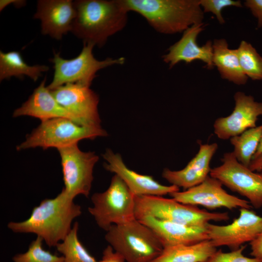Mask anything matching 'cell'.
I'll return each instance as SVG.
<instances>
[{"label":"cell","instance_id":"cell-15","mask_svg":"<svg viewBox=\"0 0 262 262\" xmlns=\"http://www.w3.org/2000/svg\"><path fill=\"white\" fill-rule=\"evenodd\" d=\"M102 157L106 162L104 164L105 169L120 178L135 196H163L180 191V188L175 185L161 184L150 176L140 174L129 169L121 155L111 149H107Z\"/></svg>","mask_w":262,"mask_h":262},{"label":"cell","instance_id":"cell-20","mask_svg":"<svg viewBox=\"0 0 262 262\" xmlns=\"http://www.w3.org/2000/svg\"><path fill=\"white\" fill-rule=\"evenodd\" d=\"M46 77L29 98L14 111L13 117L30 116L38 118L41 121L66 118L79 124L76 118L56 101L51 91L46 86Z\"/></svg>","mask_w":262,"mask_h":262},{"label":"cell","instance_id":"cell-1","mask_svg":"<svg viewBox=\"0 0 262 262\" xmlns=\"http://www.w3.org/2000/svg\"><path fill=\"white\" fill-rule=\"evenodd\" d=\"M63 189L53 198L41 201L29 217L21 222H10L8 228L16 233H32L49 246H56L71 229L72 221L82 213L81 207Z\"/></svg>","mask_w":262,"mask_h":262},{"label":"cell","instance_id":"cell-26","mask_svg":"<svg viewBox=\"0 0 262 262\" xmlns=\"http://www.w3.org/2000/svg\"><path fill=\"white\" fill-rule=\"evenodd\" d=\"M237 51L245 74L253 80H262V57L256 49L250 43L243 40Z\"/></svg>","mask_w":262,"mask_h":262},{"label":"cell","instance_id":"cell-32","mask_svg":"<svg viewBox=\"0 0 262 262\" xmlns=\"http://www.w3.org/2000/svg\"><path fill=\"white\" fill-rule=\"evenodd\" d=\"M250 244V255L255 258H262V231Z\"/></svg>","mask_w":262,"mask_h":262},{"label":"cell","instance_id":"cell-28","mask_svg":"<svg viewBox=\"0 0 262 262\" xmlns=\"http://www.w3.org/2000/svg\"><path fill=\"white\" fill-rule=\"evenodd\" d=\"M246 246L229 252H224L221 249L217 250L206 262H262V258H249L243 254Z\"/></svg>","mask_w":262,"mask_h":262},{"label":"cell","instance_id":"cell-33","mask_svg":"<svg viewBox=\"0 0 262 262\" xmlns=\"http://www.w3.org/2000/svg\"><path fill=\"white\" fill-rule=\"evenodd\" d=\"M248 167L252 171L261 172L262 171V154L253 158Z\"/></svg>","mask_w":262,"mask_h":262},{"label":"cell","instance_id":"cell-4","mask_svg":"<svg viewBox=\"0 0 262 262\" xmlns=\"http://www.w3.org/2000/svg\"><path fill=\"white\" fill-rule=\"evenodd\" d=\"M105 238L127 262H153L164 250L154 232L136 219L112 225Z\"/></svg>","mask_w":262,"mask_h":262},{"label":"cell","instance_id":"cell-9","mask_svg":"<svg viewBox=\"0 0 262 262\" xmlns=\"http://www.w3.org/2000/svg\"><path fill=\"white\" fill-rule=\"evenodd\" d=\"M222 164L211 168L210 176L231 191L246 197L255 209L262 207V172L253 171L240 163L232 152L224 154Z\"/></svg>","mask_w":262,"mask_h":262},{"label":"cell","instance_id":"cell-16","mask_svg":"<svg viewBox=\"0 0 262 262\" xmlns=\"http://www.w3.org/2000/svg\"><path fill=\"white\" fill-rule=\"evenodd\" d=\"M204 24H196L183 32L180 39L171 46L167 52L162 56L163 61L171 68L180 62L187 64L200 60L206 64L208 69L214 66L213 62V42L209 40L199 46L196 42L199 34L204 30Z\"/></svg>","mask_w":262,"mask_h":262},{"label":"cell","instance_id":"cell-5","mask_svg":"<svg viewBox=\"0 0 262 262\" xmlns=\"http://www.w3.org/2000/svg\"><path fill=\"white\" fill-rule=\"evenodd\" d=\"M191 226L205 227L211 221H227L228 212L211 213L197 206L180 203L162 196H135V217L145 216Z\"/></svg>","mask_w":262,"mask_h":262},{"label":"cell","instance_id":"cell-10","mask_svg":"<svg viewBox=\"0 0 262 262\" xmlns=\"http://www.w3.org/2000/svg\"><path fill=\"white\" fill-rule=\"evenodd\" d=\"M61 158L65 187L72 198L88 197L93 180V169L98 160L94 152H83L78 144L58 149Z\"/></svg>","mask_w":262,"mask_h":262},{"label":"cell","instance_id":"cell-34","mask_svg":"<svg viewBox=\"0 0 262 262\" xmlns=\"http://www.w3.org/2000/svg\"><path fill=\"white\" fill-rule=\"evenodd\" d=\"M26 2V1L23 0H0V11H1L5 7L10 4H13L16 7L19 8L25 6Z\"/></svg>","mask_w":262,"mask_h":262},{"label":"cell","instance_id":"cell-11","mask_svg":"<svg viewBox=\"0 0 262 262\" xmlns=\"http://www.w3.org/2000/svg\"><path fill=\"white\" fill-rule=\"evenodd\" d=\"M239 212L228 225H207L209 239L215 247L226 246L236 250L254 240L262 231V216L249 209L241 208Z\"/></svg>","mask_w":262,"mask_h":262},{"label":"cell","instance_id":"cell-7","mask_svg":"<svg viewBox=\"0 0 262 262\" xmlns=\"http://www.w3.org/2000/svg\"><path fill=\"white\" fill-rule=\"evenodd\" d=\"M93 206L88 208L98 226L106 231L113 225L135 219V196L117 175L111 179L108 188L91 197Z\"/></svg>","mask_w":262,"mask_h":262},{"label":"cell","instance_id":"cell-24","mask_svg":"<svg viewBox=\"0 0 262 262\" xmlns=\"http://www.w3.org/2000/svg\"><path fill=\"white\" fill-rule=\"evenodd\" d=\"M262 125L250 128L240 135L230 139L234 147L232 151L236 159L246 166L249 167L257 149L261 135Z\"/></svg>","mask_w":262,"mask_h":262},{"label":"cell","instance_id":"cell-22","mask_svg":"<svg viewBox=\"0 0 262 262\" xmlns=\"http://www.w3.org/2000/svg\"><path fill=\"white\" fill-rule=\"evenodd\" d=\"M210 240L188 245L165 247L153 262H206L216 251Z\"/></svg>","mask_w":262,"mask_h":262},{"label":"cell","instance_id":"cell-25","mask_svg":"<svg viewBox=\"0 0 262 262\" xmlns=\"http://www.w3.org/2000/svg\"><path fill=\"white\" fill-rule=\"evenodd\" d=\"M78 228V223L75 222L64 239L56 246L63 255L64 262H98L79 240Z\"/></svg>","mask_w":262,"mask_h":262},{"label":"cell","instance_id":"cell-12","mask_svg":"<svg viewBox=\"0 0 262 262\" xmlns=\"http://www.w3.org/2000/svg\"><path fill=\"white\" fill-rule=\"evenodd\" d=\"M223 185L218 180L209 175L200 184L181 192L172 193L169 195L180 203L199 205L210 210L219 208L230 210L251 208L248 200L229 194Z\"/></svg>","mask_w":262,"mask_h":262},{"label":"cell","instance_id":"cell-29","mask_svg":"<svg viewBox=\"0 0 262 262\" xmlns=\"http://www.w3.org/2000/svg\"><path fill=\"white\" fill-rule=\"evenodd\" d=\"M199 1L200 6L203 8V12L213 13L221 24H224L225 21L222 15V11L224 8L229 6H242L240 0H199Z\"/></svg>","mask_w":262,"mask_h":262},{"label":"cell","instance_id":"cell-2","mask_svg":"<svg viewBox=\"0 0 262 262\" xmlns=\"http://www.w3.org/2000/svg\"><path fill=\"white\" fill-rule=\"evenodd\" d=\"M71 32L83 43L99 48L126 26L128 11L121 0H77Z\"/></svg>","mask_w":262,"mask_h":262},{"label":"cell","instance_id":"cell-23","mask_svg":"<svg viewBox=\"0 0 262 262\" xmlns=\"http://www.w3.org/2000/svg\"><path fill=\"white\" fill-rule=\"evenodd\" d=\"M49 70V67L46 65H29L19 51L4 52L0 51V81L9 79L12 77L22 79L26 76L36 82L43 72Z\"/></svg>","mask_w":262,"mask_h":262},{"label":"cell","instance_id":"cell-17","mask_svg":"<svg viewBox=\"0 0 262 262\" xmlns=\"http://www.w3.org/2000/svg\"><path fill=\"white\" fill-rule=\"evenodd\" d=\"M76 16L71 0H39L33 18L41 21V33L58 40L70 32Z\"/></svg>","mask_w":262,"mask_h":262},{"label":"cell","instance_id":"cell-19","mask_svg":"<svg viewBox=\"0 0 262 262\" xmlns=\"http://www.w3.org/2000/svg\"><path fill=\"white\" fill-rule=\"evenodd\" d=\"M156 234L164 248L177 245L195 244L209 240L206 226H191L145 216L138 220Z\"/></svg>","mask_w":262,"mask_h":262},{"label":"cell","instance_id":"cell-31","mask_svg":"<svg viewBox=\"0 0 262 262\" xmlns=\"http://www.w3.org/2000/svg\"><path fill=\"white\" fill-rule=\"evenodd\" d=\"M125 261L122 256L115 252L109 245L103 250L102 259L99 262H124Z\"/></svg>","mask_w":262,"mask_h":262},{"label":"cell","instance_id":"cell-27","mask_svg":"<svg viewBox=\"0 0 262 262\" xmlns=\"http://www.w3.org/2000/svg\"><path fill=\"white\" fill-rule=\"evenodd\" d=\"M43 240L40 237L33 241L28 250L13 257L14 262H64L63 256H58L43 249Z\"/></svg>","mask_w":262,"mask_h":262},{"label":"cell","instance_id":"cell-18","mask_svg":"<svg viewBox=\"0 0 262 262\" xmlns=\"http://www.w3.org/2000/svg\"><path fill=\"white\" fill-rule=\"evenodd\" d=\"M218 147L216 143L200 144L198 151L184 168L180 170L165 168L163 178L184 190L200 184L210 175L211 161Z\"/></svg>","mask_w":262,"mask_h":262},{"label":"cell","instance_id":"cell-3","mask_svg":"<svg viewBox=\"0 0 262 262\" xmlns=\"http://www.w3.org/2000/svg\"><path fill=\"white\" fill-rule=\"evenodd\" d=\"M128 11L144 17L157 32L164 34L183 32L202 23L204 12L199 0H121Z\"/></svg>","mask_w":262,"mask_h":262},{"label":"cell","instance_id":"cell-6","mask_svg":"<svg viewBox=\"0 0 262 262\" xmlns=\"http://www.w3.org/2000/svg\"><path fill=\"white\" fill-rule=\"evenodd\" d=\"M107 135L101 127L82 126L68 118H56L41 121L16 149L21 150L40 147L43 149L50 147L58 149L78 144L83 139Z\"/></svg>","mask_w":262,"mask_h":262},{"label":"cell","instance_id":"cell-35","mask_svg":"<svg viewBox=\"0 0 262 262\" xmlns=\"http://www.w3.org/2000/svg\"><path fill=\"white\" fill-rule=\"evenodd\" d=\"M262 154V133L261 135V139L260 140V142H259L257 149L253 158H255Z\"/></svg>","mask_w":262,"mask_h":262},{"label":"cell","instance_id":"cell-14","mask_svg":"<svg viewBox=\"0 0 262 262\" xmlns=\"http://www.w3.org/2000/svg\"><path fill=\"white\" fill-rule=\"evenodd\" d=\"M234 108L229 115L217 118L213 124L214 133L222 140L230 139L246 130L256 127L259 116L262 115V102L238 91L234 96Z\"/></svg>","mask_w":262,"mask_h":262},{"label":"cell","instance_id":"cell-8","mask_svg":"<svg viewBox=\"0 0 262 262\" xmlns=\"http://www.w3.org/2000/svg\"><path fill=\"white\" fill-rule=\"evenodd\" d=\"M95 46L83 43L80 54L71 59L63 58L60 52H54L53 57L49 60L54 65V72L52 82L47 86L50 90L68 83H78L90 87L96 77L97 72L103 68L115 65H123L124 57L116 59L107 58L97 60L93 53Z\"/></svg>","mask_w":262,"mask_h":262},{"label":"cell","instance_id":"cell-13","mask_svg":"<svg viewBox=\"0 0 262 262\" xmlns=\"http://www.w3.org/2000/svg\"><path fill=\"white\" fill-rule=\"evenodd\" d=\"M56 101L71 113L79 124L101 127L98 96L90 87L68 83L50 90Z\"/></svg>","mask_w":262,"mask_h":262},{"label":"cell","instance_id":"cell-21","mask_svg":"<svg viewBox=\"0 0 262 262\" xmlns=\"http://www.w3.org/2000/svg\"><path fill=\"white\" fill-rule=\"evenodd\" d=\"M213 62L222 78L237 85L246 83L248 77L241 67L237 49H230L225 39L213 42Z\"/></svg>","mask_w":262,"mask_h":262},{"label":"cell","instance_id":"cell-30","mask_svg":"<svg viewBox=\"0 0 262 262\" xmlns=\"http://www.w3.org/2000/svg\"><path fill=\"white\" fill-rule=\"evenodd\" d=\"M245 5L250 9L258 19V27H262V0H247L245 2Z\"/></svg>","mask_w":262,"mask_h":262}]
</instances>
